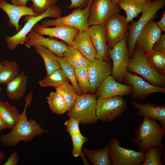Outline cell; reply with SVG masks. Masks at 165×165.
Returning <instances> with one entry per match:
<instances>
[{
  "label": "cell",
  "mask_w": 165,
  "mask_h": 165,
  "mask_svg": "<svg viewBox=\"0 0 165 165\" xmlns=\"http://www.w3.org/2000/svg\"><path fill=\"white\" fill-rule=\"evenodd\" d=\"M71 46L79 51L89 61H91L96 59V51L90 35L88 29L79 31L72 39Z\"/></svg>",
  "instance_id": "21"
},
{
  "label": "cell",
  "mask_w": 165,
  "mask_h": 165,
  "mask_svg": "<svg viewBox=\"0 0 165 165\" xmlns=\"http://www.w3.org/2000/svg\"><path fill=\"white\" fill-rule=\"evenodd\" d=\"M73 144L72 154L74 157L80 156L82 152L83 144L88 141L87 137L83 136L80 132L71 136Z\"/></svg>",
  "instance_id": "37"
},
{
  "label": "cell",
  "mask_w": 165,
  "mask_h": 165,
  "mask_svg": "<svg viewBox=\"0 0 165 165\" xmlns=\"http://www.w3.org/2000/svg\"><path fill=\"white\" fill-rule=\"evenodd\" d=\"M82 152L93 165H112L108 144L102 148L95 150L83 148Z\"/></svg>",
  "instance_id": "25"
},
{
  "label": "cell",
  "mask_w": 165,
  "mask_h": 165,
  "mask_svg": "<svg viewBox=\"0 0 165 165\" xmlns=\"http://www.w3.org/2000/svg\"><path fill=\"white\" fill-rule=\"evenodd\" d=\"M5 157V153L3 152L0 151V163H2Z\"/></svg>",
  "instance_id": "46"
},
{
  "label": "cell",
  "mask_w": 165,
  "mask_h": 165,
  "mask_svg": "<svg viewBox=\"0 0 165 165\" xmlns=\"http://www.w3.org/2000/svg\"><path fill=\"white\" fill-rule=\"evenodd\" d=\"M80 156L83 159L84 164H85V165L89 164V163L87 162V161L86 160V159L85 157L84 156V154L82 152V153L80 155Z\"/></svg>",
  "instance_id": "47"
},
{
  "label": "cell",
  "mask_w": 165,
  "mask_h": 165,
  "mask_svg": "<svg viewBox=\"0 0 165 165\" xmlns=\"http://www.w3.org/2000/svg\"><path fill=\"white\" fill-rule=\"evenodd\" d=\"M90 83V93L95 94L103 81L111 75L112 63L110 61L95 59L87 67Z\"/></svg>",
  "instance_id": "13"
},
{
  "label": "cell",
  "mask_w": 165,
  "mask_h": 165,
  "mask_svg": "<svg viewBox=\"0 0 165 165\" xmlns=\"http://www.w3.org/2000/svg\"><path fill=\"white\" fill-rule=\"evenodd\" d=\"M162 31L153 20H150L140 32L136 44L145 53L152 49L153 46L161 34Z\"/></svg>",
  "instance_id": "19"
},
{
  "label": "cell",
  "mask_w": 165,
  "mask_h": 165,
  "mask_svg": "<svg viewBox=\"0 0 165 165\" xmlns=\"http://www.w3.org/2000/svg\"><path fill=\"white\" fill-rule=\"evenodd\" d=\"M152 49L165 54V34H161L154 44Z\"/></svg>",
  "instance_id": "40"
},
{
  "label": "cell",
  "mask_w": 165,
  "mask_h": 165,
  "mask_svg": "<svg viewBox=\"0 0 165 165\" xmlns=\"http://www.w3.org/2000/svg\"><path fill=\"white\" fill-rule=\"evenodd\" d=\"M28 78L23 71L6 85V94L12 100L22 98L26 93Z\"/></svg>",
  "instance_id": "23"
},
{
  "label": "cell",
  "mask_w": 165,
  "mask_h": 165,
  "mask_svg": "<svg viewBox=\"0 0 165 165\" xmlns=\"http://www.w3.org/2000/svg\"><path fill=\"white\" fill-rule=\"evenodd\" d=\"M0 116L9 128L12 129L18 121L20 113L14 106L0 101Z\"/></svg>",
  "instance_id": "27"
},
{
  "label": "cell",
  "mask_w": 165,
  "mask_h": 165,
  "mask_svg": "<svg viewBox=\"0 0 165 165\" xmlns=\"http://www.w3.org/2000/svg\"><path fill=\"white\" fill-rule=\"evenodd\" d=\"M156 24L161 30L162 32H165V11H164L162 14L160 20Z\"/></svg>",
  "instance_id": "43"
},
{
  "label": "cell",
  "mask_w": 165,
  "mask_h": 165,
  "mask_svg": "<svg viewBox=\"0 0 165 165\" xmlns=\"http://www.w3.org/2000/svg\"><path fill=\"white\" fill-rule=\"evenodd\" d=\"M127 32L123 38L115 44L111 49H108L109 54L112 60L111 76L117 82L122 83L127 71V68L130 58L129 54Z\"/></svg>",
  "instance_id": "7"
},
{
  "label": "cell",
  "mask_w": 165,
  "mask_h": 165,
  "mask_svg": "<svg viewBox=\"0 0 165 165\" xmlns=\"http://www.w3.org/2000/svg\"><path fill=\"white\" fill-rule=\"evenodd\" d=\"M19 161V157L17 152L13 151L8 158L4 165H16Z\"/></svg>",
  "instance_id": "42"
},
{
  "label": "cell",
  "mask_w": 165,
  "mask_h": 165,
  "mask_svg": "<svg viewBox=\"0 0 165 165\" xmlns=\"http://www.w3.org/2000/svg\"><path fill=\"white\" fill-rule=\"evenodd\" d=\"M127 108V102L122 96H115L97 99L96 115L98 119L111 122L122 116Z\"/></svg>",
  "instance_id": "10"
},
{
  "label": "cell",
  "mask_w": 165,
  "mask_h": 165,
  "mask_svg": "<svg viewBox=\"0 0 165 165\" xmlns=\"http://www.w3.org/2000/svg\"><path fill=\"white\" fill-rule=\"evenodd\" d=\"M145 53L138 46L135 47L127 71L140 75L152 85L164 87L165 75L159 73L152 67L145 58Z\"/></svg>",
  "instance_id": "3"
},
{
  "label": "cell",
  "mask_w": 165,
  "mask_h": 165,
  "mask_svg": "<svg viewBox=\"0 0 165 165\" xmlns=\"http://www.w3.org/2000/svg\"><path fill=\"white\" fill-rule=\"evenodd\" d=\"M55 89L63 98L68 108V111L70 110L75 104L77 96L74 87L68 82Z\"/></svg>",
  "instance_id": "34"
},
{
  "label": "cell",
  "mask_w": 165,
  "mask_h": 165,
  "mask_svg": "<svg viewBox=\"0 0 165 165\" xmlns=\"http://www.w3.org/2000/svg\"><path fill=\"white\" fill-rule=\"evenodd\" d=\"M112 165H139L144 161L145 153L127 149L120 146V141L113 138L108 144Z\"/></svg>",
  "instance_id": "9"
},
{
  "label": "cell",
  "mask_w": 165,
  "mask_h": 165,
  "mask_svg": "<svg viewBox=\"0 0 165 165\" xmlns=\"http://www.w3.org/2000/svg\"><path fill=\"white\" fill-rule=\"evenodd\" d=\"M149 0L152 1V0Z\"/></svg>",
  "instance_id": "51"
},
{
  "label": "cell",
  "mask_w": 165,
  "mask_h": 165,
  "mask_svg": "<svg viewBox=\"0 0 165 165\" xmlns=\"http://www.w3.org/2000/svg\"><path fill=\"white\" fill-rule=\"evenodd\" d=\"M3 65L2 63V62H1L0 61V70L3 67Z\"/></svg>",
  "instance_id": "49"
},
{
  "label": "cell",
  "mask_w": 165,
  "mask_h": 165,
  "mask_svg": "<svg viewBox=\"0 0 165 165\" xmlns=\"http://www.w3.org/2000/svg\"><path fill=\"white\" fill-rule=\"evenodd\" d=\"M33 96L32 92L29 93L25 97L24 110L20 114V119L15 126L8 133L0 137V142L8 147L15 146L20 141L28 142L37 136L46 132L34 119H27V110L31 105Z\"/></svg>",
  "instance_id": "1"
},
{
  "label": "cell",
  "mask_w": 165,
  "mask_h": 165,
  "mask_svg": "<svg viewBox=\"0 0 165 165\" xmlns=\"http://www.w3.org/2000/svg\"><path fill=\"white\" fill-rule=\"evenodd\" d=\"M3 66L0 70V84L6 85L20 74L19 67L16 61L5 60L2 62Z\"/></svg>",
  "instance_id": "30"
},
{
  "label": "cell",
  "mask_w": 165,
  "mask_h": 165,
  "mask_svg": "<svg viewBox=\"0 0 165 165\" xmlns=\"http://www.w3.org/2000/svg\"><path fill=\"white\" fill-rule=\"evenodd\" d=\"M88 31L96 50V59L110 61V57L105 38L104 24L90 26Z\"/></svg>",
  "instance_id": "18"
},
{
  "label": "cell",
  "mask_w": 165,
  "mask_h": 165,
  "mask_svg": "<svg viewBox=\"0 0 165 165\" xmlns=\"http://www.w3.org/2000/svg\"><path fill=\"white\" fill-rule=\"evenodd\" d=\"M46 99L49 108L53 112L61 115L68 111V108L63 98L57 91L51 92Z\"/></svg>",
  "instance_id": "32"
},
{
  "label": "cell",
  "mask_w": 165,
  "mask_h": 165,
  "mask_svg": "<svg viewBox=\"0 0 165 165\" xmlns=\"http://www.w3.org/2000/svg\"><path fill=\"white\" fill-rule=\"evenodd\" d=\"M120 0H111L112 2L115 5H117L118 2Z\"/></svg>",
  "instance_id": "48"
},
{
  "label": "cell",
  "mask_w": 165,
  "mask_h": 165,
  "mask_svg": "<svg viewBox=\"0 0 165 165\" xmlns=\"http://www.w3.org/2000/svg\"><path fill=\"white\" fill-rule=\"evenodd\" d=\"M124 80L126 83L132 86L133 92L131 94L133 99L138 101L145 99L151 94L156 93H165V88L152 85L142 78L134 73L127 71L124 75Z\"/></svg>",
  "instance_id": "14"
},
{
  "label": "cell",
  "mask_w": 165,
  "mask_h": 165,
  "mask_svg": "<svg viewBox=\"0 0 165 165\" xmlns=\"http://www.w3.org/2000/svg\"><path fill=\"white\" fill-rule=\"evenodd\" d=\"M97 101L95 94L77 95L73 106L67 115L78 119L83 125L94 123L98 120L96 115Z\"/></svg>",
  "instance_id": "5"
},
{
  "label": "cell",
  "mask_w": 165,
  "mask_h": 165,
  "mask_svg": "<svg viewBox=\"0 0 165 165\" xmlns=\"http://www.w3.org/2000/svg\"><path fill=\"white\" fill-rule=\"evenodd\" d=\"M148 0H120L117 4L120 9L126 12L127 22L128 24L143 12Z\"/></svg>",
  "instance_id": "24"
},
{
  "label": "cell",
  "mask_w": 165,
  "mask_h": 165,
  "mask_svg": "<svg viewBox=\"0 0 165 165\" xmlns=\"http://www.w3.org/2000/svg\"><path fill=\"white\" fill-rule=\"evenodd\" d=\"M64 59L75 69L88 67L90 61L85 58L77 50L72 46H69L63 54Z\"/></svg>",
  "instance_id": "28"
},
{
  "label": "cell",
  "mask_w": 165,
  "mask_h": 165,
  "mask_svg": "<svg viewBox=\"0 0 165 165\" xmlns=\"http://www.w3.org/2000/svg\"><path fill=\"white\" fill-rule=\"evenodd\" d=\"M34 50L42 57L44 61L47 75L61 68L57 56L49 49L40 45L34 46Z\"/></svg>",
  "instance_id": "26"
},
{
  "label": "cell",
  "mask_w": 165,
  "mask_h": 165,
  "mask_svg": "<svg viewBox=\"0 0 165 165\" xmlns=\"http://www.w3.org/2000/svg\"><path fill=\"white\" fill-rule=\"evenodd\" d=\"M164 149L157 146L148 148L144 152L145 159L141 165H163L161 158L164 154Z\"/></svg>",
  "instance_id": "33"
},
{
  "label": "cell",
  "mask_w": 165,
  "mask_h": 165,
  "mask_svg": "<svg viewBox=\"0 0 165 165\" xmlns=\"http://www.w3.org/2000/svg\"><path fill=\"white\" fill-rule=\"evenodd\" d=\"M0 9L7 15L9 20V25L15 27L17 33L20 30L19 21L21 17L28 15H39L34 11L31 6L15 5L8 3L5 0H0Z\"/></svg>",
  "instance_id": "20"
},
{
  "label": "cell",
  "mask_w": 165,
  "mask_h": 165,
  "mask_svg": "<svg viewBox=\"0 0 165 165\" xmlns=\"http://www.w3.org/2000/svg\"><path fill=\"white\" fill-rule=\"evenodd\" d=\"M32 2L31 7L34 11L38 15L44 13L45 11L54 5L58 0H30Z\"/></svg>",
  "instance_id": "38"
},
{
  "label": "cell",
  "mask_w": 165,
  "mask_h": 165,
  "mask_svg": "<svg viewBox=\"0 0 165 165\" xmlns=\"http://www.w3.org/2000/svg\"><path fill=\"white\" fill-rule=\"evenodd\" d=\"M71 3L67 7L70 9H83L88 5V0H71Z\"/></svg>",
  "instance_id": "41"
},
{
  "label": "cell",
  "mask_w": 165,
  "mask_h": 165,
  "mask_svg": "<svg viewBox=\"0 0 165 165\" xmlns=\"http://www.w3.org/2000/svg\"><path fill=\"white\" fill-rule=\"evenodd\" d=\"M108 48H112L121 40L129 28L126 17L117 13L107 19L103 24Z\"/></svg>",
  "instance_id": "11"
},
{
  "label": "cell",
  "mask_w": 165,
  "mask_h": 165,
  "mask_svg": "<svg viewBox=\"0 0 165 165\" xmlns=\"http://www.w3.org/2000/svg\"><path fill=\"white\" fill-rule=\"evenodd\" d=\"M9 128L8 126L4 122L0 116V130Z\"/></svg>",
  "instance_id": "45"
},
{
  "label": "cell",
  "mask_w": 165,
  "mask_h": 165,
  "mask_svg": "<svg viewBox=\"0 0 165 165\" xmlns=\"http://www.w3.org/2000/svg\"><path fill=\"white\" fill-rule=\"evenodd\" d=\"M12 4L14 5L27 6V3L30 0H11Z\"/></svg>",
  "instance_id": "44"
},
{
  "label": "cell",
  "mask_w": 165,
  "mask_h": 165,
  "mask_svg": "<svg viewBox=\"0 0 165 165\" xmlns=\"http://www.w3.org/2000/svg\"><path fill=\"white\" fill-rule=\"evenodd\" d=\"M33 29L38 34L48 35L60 39L69 46H72V42L75 36L79 31L77 29L64 25H57L53 28H45L37 24Z\"/></svg>",
  "instance_id": "17"
},
{
  "label": "cell",
  "mask_w": 165,
  "mask_h": 165,
  "mask_svg": "<svg viewBox=\"0 0 165 165\" xmlns=\"http://www.w3.org/2000/svg\"><path fill=\"white\" fill-rule=\"evenodd\" d=\"M165 5V0H149L139 20L137 22L132 21L129 26L128 47L130 58L133 56L140 32L150 20L156 17L157 12Z\"/></svg>",
  "instance_id": "4"
},
{
  "label": "cell",
  "mask_w": 165,
  "mask_h": 165,
  "mask_svg": "<svg viewBox=\"0 0 165 165\" xmlns=\"http://www.w3.org/2000/svg\"><path fill=\"white\" fill-rule=\"evenodd\" d=\"M144 56L156 71L165 75V54L152 49L145 53Z\"/></svg>",
  "instance_id": "31"
},
{
  "label": "cell",
  "mask_w": 165,
  "mask_h": 165,
  "mask_svg": "<svg viewBox=\"0 0 165 165\" xmlns=\"http://www.w3.org/2000/svg\"><path fill=\"white\" fill-rule=\"evenodd\" d=\"M69 117V119L65 122L64 124L66 127L67 132L71 136L80 132L79 127L80 121L74 117Z\"/></svg>",
  "instance_id": "39"
},
{
  "label": "cell",
  "mask_w": 165,
  "mask_h": 165,
  "mask_svg": "<svg viewBox=\"0 0 165 165\" xmlns=\"http://www.w3.org/2000/svg\"><path fill=\"white\" fill-rule=\"evenodd\" d=\"M133 92L132 86L119 83L110 75L103 81L95 94L98 99L115 96L129 95H131Z\"/></svg>",
  "instance_id": "15"
},
{
  "label": "cell",
  "mask_w": 165,
  "mask_h": 165,
  "mask_svg": "<svg viewBox=\"0 0 165 165\" xmlns=\"http://www.w3.org/2000/svg\"><path fill=\"white\" fill-rule=\"evenodd\" d=\"M28 39L24 42L27 47L37 45L43 46L51 50L58 56L62 57L64 53L69 46L64 42L55 39L46 38L35 32L32 29L27 35Z\"/></svg>",
  "instance_id": "16"
},
{
  "label": "cell",
  "mask_w": 165,
  "mask_h": 165,
  "mask_svg": "<svg viewBox=\"0 0 165 165\" xmlns=\"http://www.w3.org/2000/svg\"><path fill=\"white\" fill-rule=\"evenodd\" d=\"M3 90V89L2 88V87L0 85V94L1 92Z\"/></svg>",
  "instance_id": "50"
},
{
  "label": "cell",
  "mask_w": 165,
  "mask_h": 165,
  "mask_svg": "<svg viewBox=\"0 0 165 165\" xmlns=\"http://www.w3.org/2000/svg\"><path fill=\"white\" fill-rule=\"evenodd\" d=\"M69 81L61 68H59L47 75L38 82L39 85L43 87L52 86L56 88Z\"/></svg>",
  "instance_id": "29"
},
{
  "label": "cell",
  "mask_w": 165,
  "mask_h": 165,
  "mask_svg": "<svg viewBox=\"0 0 165 165\" xmlns=\"http://www.w3.org/2000/svg\"><path fill=\"white\" fill-rule=\"evenodd\" d=\"M62 12L58 6L56 5L49 8L42 14L37 16H25L24 20L27 22L18 32L11 36H6V41L8 49L13 50L19 44L27 41V35L37 23L43 19L47 17H52L55 19L61 16Z\"/></svg>",
  "instance_id": "6"
},
{
  "label": "cell",
  "mask_w": 165,
  "mask_h": 165,
  "mask_svg": "<svg viewBox=\"0 0 165 165\" xmlns=\"http://www.w3.org/2000/svg\"><path fill=\"white\" fill-rule=\"evenodd\" d=\"M118 5H114L111 0H94L90 8L88 22L90 26L103 24L114 14L119 13Z\"/></svg>",
  "instance_id": "12"
},
{
  "label": "cell",
  "mask_w": 165,
  "mask_h": 165,
  "mask_svg": "<svg viewBox=\"0 0 165 165\" xmlns=\"http://www.w3.org/2000/svg\"><path fill=\"white\" fill-rule=\"evenodd\" d=\"M132 105L138 109L136 114L139 116L157 120L165 126V106L150 102L140 104L135 101L131 102Z\"/></svg>",
  "instance_id": "22"
},
{
  "label": "cell",
  "mask_w": 165,
  "mask_h": 165,
  "mask_svg": "<svg viewBox=\"0 0 165 165\" xmlns=\"http://www.w3.org/2000/svg\"><path fill=\"white\" fill-rule=\"evenodd\" d=\"M75 71L77 83L83 94L90 93V87L87 67L75 68Z\"/></svg>",
  "instance_id": "36"
},
{
  "label": "cell",
  "mask_w": 165,
  "mask_h": 165,
  "mask_svg": "<svg viewBox=\"0 0 165 165\" xmlns=\"http://www.w3.org/2000/svg\"><path fill=\"white\" fill-rule=\"evenodd\" d=\"M143 118L142 122L135 131V138H131L136 148L142 152L152 146L165 149L162 139L165 135V126L159 123L156 119Z\"/></svg>",
  "instance_id": "2"
},
{
  "label": "cell",
  "mask_w": 165,
  "mask_h": 165,
  "mask_svg": "<svg viewBox=\"0 0 165 165\" xmlns=\"http://www.w3.org/2000/svg\"><path fill=\"white\" fill-rule=\"evenodd\" d=\"M93 0H88V5L84 9H75L72 13L64 16L53 20H44L40 25L45 28L64 25L76 28L80 31L88 30L90 27L88 20L91 5Z\"/></svg>",
  "instance_id": "8"
},
{
  "label": "cell",
  "mask_w": 165,
  "mask_h": 165,
  "mask_svg": "<svg viewBox=\"0 0 165 165\" xmlns=\"http://www.w3.org/2000/svg\"><path fill=\"white\" fill-rule=\"evenodd\" d=\"M60 68L64 72L72 85L74 87L77 95L83 94L77 82L75 68L66 61L62 57L57 56Z\"/></svg>",
  "instance_id": "35"
}]
</instances>
